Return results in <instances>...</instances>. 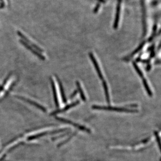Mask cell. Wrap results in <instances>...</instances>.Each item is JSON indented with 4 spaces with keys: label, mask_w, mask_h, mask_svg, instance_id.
Segmentation results:
<instances>
[{
    "label": "cell",
    "mask_w": 161,
    "mask_h": 161,
    "mask_svg": "<svg viewBox=\"0 0 161 161\" xmlns=\"http://www.w3.org/2000/svg\"><path fill=\"white\" fill-rule=\"evenodd\" d=\"M16 96L17 97V98H19V99H21L24 100V101H26L27 103H30V104H32V105H34V106H35V107H36L38 108L43 111H46V108L44 107L43 106H42V105H40V104H38V103H36V102L33 101L32 100H31L29 99H26V98H23V97H22L19 96Z\"/></svg>",
    "instance_id": "277c9868"
},
{
    "label": "cell",
    "mask_w": 161,
    "mask_h": 161,
    "mask_svg": "<svg viewBox=\"0 0 161 161\" xmlns=\"http://www.w3.org/2000/svg\"><path fill=\"white\" fill-rule=\"evenodd\" d=\"M155 53L154 52V50L151 52V53L150 55V58H152L154 56H155Z\"/></svg>",
    "instance_id": "9a60e30c"
},
{
    "label": "cell",
    "mask_w": 161,
    "mask_h": 161,
    "mask_svg": "<svg viewBox=\"0 0 161 161\" xmlns=\"http://www.w3.org/2000/svg\"><path fill=\"white\" fill-rule=\"evenodd\" d=\"M20 42H21V44H23L24 45V46L26 47L27 48V49H29V50H30L31 51V52H33V53H34V54H35V55H36L37 56H38L42 60H44L45 59V57L44 56H43L41 54H40L39 52H38L37 51H36V50H34V49L33 48H32V47L31 46H30L28 45V44H27V43L26 42L23 41V40H20Z\"/></svg>",
    "instance_id": "5b68a950"
},
{
    "label": "cell",
    "mask_w": 161,
    "mask_h": 161,
    "mask_svg": "<svg viewBox=\"0 0 161 161\" xmlns=\"http://www.w3.org/2000/svg\"><path fill=\"white\" fill-rule=\"evenodd\" d=\"M145 43H146V42H143L142 43L140 44V45L137 48V49H136L133 52H132V53L130 54V55L128 56V57L126 58V60H128L129 59L131 58L133 56L135 55V54H136L137 52H139L140 50H141V49L143 48L144 46V44H145Z\"/></svg>",
    "instance_id": "52a82bcc"
},
{
    "label": "cell",
    "mask_w": 161,
    "mask_h": 161,
    "mask_svg": "<svg viewBox=\"0 0 161 161\" xmlns=\"http://www.w3.org/2000/svg\"><path fill=\"white\" fill-rule=\"evenodd\" d=\"M79 103H80V101L78 100V101L74 102V103H72L71 104H70V105H67V106H66V107H64V108H63V109H60V110H59L55 111V112H53L52 114H56L58 113H59V112L66 111L68 110V109H70V108H71V107H74V106H76V105L79 104Z\"/></svg>",
    "instance_id": "8992f818"
},
{
    "label": "cell",
    "mask_w": 161,
    "mask_h": 161,
    "mask_svg": "<svg viewBox=\"0 0 161 161\" xmlns=\"http://www.w3.org/2000/svg\"><path fill=\"white\" fill-rule=\"evenodd\" d=\"M77 91H74V92L72 95H71L70 98H74V97L77 94Z\"/></svg>",
    "instance_id": "e0dca14e"
},
{
    "label": "cell",
    "mask_w": 161,
    "mask_h": 161,
    "mask_svg": "<svg viewBox=\"0 0 161 161\" xmlns=\"http://www.w3.org/2000/svg\"><path fill=\"white\" fill-rule=\"evenodd\" d=\"M155 64H160V60H156V62H155Z\"/></svg>",
    "instance_id": "d6986e66"
},
{
    "label": "cell",
    "mask_w": 161,
    "mask_h": 161,
    "mask_svg": "<svg viewBox=\"0 0 161 161\" xmlns=\"http://www.w3.org/2000/svg\"><path fill=\"white\" fill-rule=\"evenodd\" d=\"M76 84H77V87L78 89V91L80 92V95H81V99H82L83 101H85L86 98H85L84 92H83V90H82V88H81V86L80 85V83L78 81H77V82H76Z\"/></svg>",
    "instance_id": "30bf717a"
},
{
    "label": "cell",
    "mask_w": 161,
    "mask_h": 161,
    "mask_svg": "<svg viewBox=\"0 0 161 161\" xmlns=\"http://www.w3.org/2000/svg\"><path fill=\"white\" fill-rule=\"evenodd\" d=\"M154 45H152V46L150 47V48L148 49V51L150 52V51H153L154 50Z\"/></svg>",
    "instance_id": "2e32d148"
},
{
    "label": "cell",
    "mask_w": 161,
    "mask_h": 161,
    "mask_svg": "<svg viewBox=\"0 0 161 161\" xmlns=\"http://www.w3.org/2000/svg\"><path fill=\"white\" fill-rule=\"evenodd\" d=\"M58 81L59 82V85L60 89V93H61V95H62V99L64 103H66V96L64 95V91L63 87L60 81L59 80L58 78Z\"/></svg>",
    "instance_id": "8fae6325"
},
{
    "label": "cell",
    "mask_w": 161,
    "mask_h": 161,
    "mask_svg": "<svg viewBox=\"0 0 161 161\" xmlns=\"http://www.w3.org/2000/svg\"><path fill=\"white\" fill-rule=\"evenodd\" d=\"M103 85L104 88V91H105V96H106V100L107 102L108 103H110V97H109V92H108V87H107V84L106 83V81H103Z\"/></svg>",
    "instance_id": "ba28073f"
},
{
    "label": "cell",
    "mask_w": 161,
    "mask_h": 161,
    "mask_svg": "<svg viewBox=\"0 0 161 161\" xmlns=\"http://www.w3.org/2000/svg\"><path fill=\"white\" fill-rule=\"evenodd\" d=\"M58 120H60V121H62L64 122L65 123H68V124H70V125H71L74 127H76V128H78L80 130H82V131H86V132H88V133H90L91 131L89 129H87V128H85V127H83V126H81V125H79L78 124H76V123H74L72 122V121H69V120H66V119H64L62 118H57Z\"/></svg>",
    "instance_id": "3957f363"
},
{
    "label": "cell",
    "mask_w": 161,
    "mask_h": 161,
    "mask_svg": "<svg viewBox=\"0 0 161 161\" xmlns=\"http://www.w3.org/2000/svg\"><path fill=\"white\" fill-rule=\"evenodd\" d=\"M142 81L144 85V88L146 89V91L147 92L148 94V95H149L150 96H152L153 94H152V91H151V89H150V87H149V85H148V84L145 78H143Z\"/></svg>",
    "instance_id": "9c48e42d"
},
{
    "label": "cell",
    "mask_w": 161,
    "mask_h": 161,
    "mask_svg": "<svg viewBox=\"0 0 161 161\" xmlns=\"http://www.w3.org/2000/svg\"><path fill=\"white\" fill-rule=\"evenodd\" d=\"M92 108L97 110H105L114 111H120V112H136L137 110H130L124 108H118V107H106V106H100L94 105L92 106Z\"/></svg>",
    "instance_id": "6da1fadb"
},
{
    "label": "cell",
    "mask_w": 161,
    "mask_h": 161,
    "mask_svg": "<svg viewBox=\"0 0 161 161\" xmlns=\"http://www.w3.org/2000/svg\"><path fill=\"white\" fill-rule=\"evenodd\" d=\"M151 69V65L150 64H149L147 66L146 68V70L147 71H149Z\"/></svg>",
    "instance_id": "ac0fdd59"
},
{
    "label": "cell",
    "mask_w": 161,
    "mask_h": 161,
    "mask_svg": "<svg viewBox=\"0 0 161 161\" xmlns=\"http://www.w3.org/2000/svg\"><path fill=\"white\" fill-rule=\"evenodd\" d=\"M155 136H156V140L158 144L159 147L160 148V138L158 135V133L157 132H155Z\"/></svg>",
    "instance_id": "5bb4252c"
},
{
    "label": "cell",
    "mask_w": 161,
    "mask_h": 161,
    "mask_svg": "<svg viewBox=\"0 0 161 161\" xmlns=\"http://www.w3.org/2000/svg\"><path fill=\"white\" fill-rule=\"evenodd\" d=\"M89 57H90V58H91V60L92 62L94 64L95 69L97 72L98 73V76H99L100 79L102 80H103V77L102 72H101V70L100 69L99 64H98V62H97L96 60L94 55L93 54L92 52H91V53H89Z\"/></svg>",
    "instance_id": "7a4b0ae2"
},
{
    "label": "cell",
    "mask_w": 161,
    "mask_h": 161,
    "mask_svg": "<svg viewBox=\"0 0 161 161\" xmlns=\"http://www.w3.org/2000/svg\"><path fill=\"white\" fill-rule=\"evenodd\" d=\"M52 89H53V94H54V99H55V102L56 104V106H59L58 100V98H57V95H56V90L55 86L54 85V82L53 81H52Z\"/></svg>",
    "instance_id": "7c38bea8"
},
{
    "label": "cell",
    "mask_w": 161,
    "mask_h": 161,
    "mask_svg": "<svg viewBox=\"0 0 161 161\" xmlns=\"http://www.w3.org/2000/svg\"><path fill=\"white\" fill-rule=\"evenodd\" d=\"M133 65L135 70H136V72H137V74H138V75H139L140 77H141L142 78H144L143 74L142 72L141 71V70L140 69L139 67L137 66L136 63L135 62H133Z\"/></svg>",
    "instance_id": "4fadbf2b"
}]
</instances>
